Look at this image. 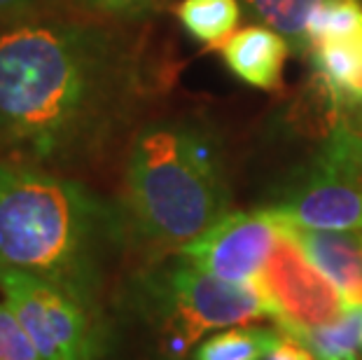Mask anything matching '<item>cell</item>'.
<instances>
[{"mask_svg":"<svg viewBox=\"0 0 362 360\" xmlns=\"http://www.w3.org/2000/svg\"><path fill=\"white\" fill-rule=\"evenodd\" d=\"M143 96L136 42L73 19L0 26V159L68 168L98 155Z\"/></svg>","mask_w":362,"mask_h":360,"instance_id":"6da1fadb","label":"cell"},{"mask_svg":"<svg viewBox=\"0 0 362 360\" xmlns=\"http://www.w3.org/2000/svg\"><path fill=\"white\" fill-rule=\"evenodd\" d=\"M129 243L122 204L52 168L0 159V272L47 281L107 325V286Z\"/></svg>","mask_w":362,"mask_h":360,"instance_id":"7a4b0ae2","label":"cell"},{"mask_svg":"<svg viewBox=\"0 0 362 360\" xmlns=\"http://www.w3.org/2000/svg\"><path fill=\"white\" fill-rule=\"evenodd\" d=\"M131 241L152 260L178 252L232 206L222 150L189 120L145 124L129 145L122 194Z\"/></svg>","mask_w":362,"mask_h":360,"instance_id":"3957f363","label":"cell"},{"mask_svg":"<svg viewBox=\"0 0 362 360\" xmlns=\"http://www.w3.org/2000/svg\"><path fill=\"white\" fill-rule=\"evenodd\" d=\"M112 302L141 325L155 360H192L208 335L269 316L255 283L215 279L180 252L150 260L122 283Z\"/></svg>","mask_w":362,"mask_h":360,"instance_id":"277c9868","label":"cell"},{"mask_svg":"<svg viewBox=\"0 0 362 360\" xmlns=\"http://www.w3.org/2000/svg\"><path fill=\"white\" fill-rule=\"evenodd\" d=\"M279 225L362 232V129L337 122L302 168L262 206Z\"/></svg>","mask_w":362,"mask_h":360,"instance_id":"5b68a950","label":"cell"},{"mask_svg":"<svg viewBox=\"0 0 362 360\" xmlns=\"http://www.w3.org/2000/svg\"><path fill=\"white\" fill-rule=\"evenodd\" d=\"M0 293L42 360H105L107 325L61 288L7 269L0 272Z\"/></svg>","mask_w":362,"mask_h":360,"instance_id":"8992f818","label":"cell"},{"mask_svg":"<svg viewBox=\"0 0 362 360\" xmlns=\"http://www.w3.org/2000/svg\"><path fill=\"white\" fill-rule=\"evenodd\" d=\"M269 318L288 335L327 325L349 309L341 293L279 225V239L255 281Z\"/></svg>","mask_w":362,"mask_h":360,"instance_id":"52a82bcc","label":"cell"},{"mask_svg":"<svg viewBox=\"0 0 362 360\" xmlns=\"http://www.w3.org/2000/svg\"><path fill=\"white\" fill-rule=\"evenodd\" d=\"M306 54L329 101L362 105V0H325L311 19Z\"/></svg>","mask_w":362,"mask_h":360,"instance_id":"ba28073f","label":"cell"},{"mask_svg":"<svg viewBox=\"0 0 362 360\" xmlns=\"http://www.w3.org/2000/svg\"><path fill=\"white\" fill-rule=\"evenodd\" d=\"M276 239L279 222L269 213L262 209L229 211L178 252L215 279L250 286L264 269Z\"/></svg>","mask_w":362,"mask_h":360,"instance_id":"9c48e42d","label":"cell"},{"mask_svg":"<svg viewBox=\"0 0 362 360\" xmlns=\"http://www.w3.org/2000/svg\"><path fill=\"white\" fill-rule=\"evenodd\" d=\"M295 239L306 257L332 281L346 306L362 309V232L306 229L281 225Z\"/></svg>","mask_w":362,"mask_h":360,"instance_id":"30bf717a","label":"cell"},{"mask_svg":"<svg viewBox=\"0 0 362 360\" xmlns=\"http://www.w3.org/2000/svg\"><path fill=\"white\" fill-rule=\"evenodd\" d=\"M290 42L269 26H248L222 42V59L238 80L272 91L281 84Z\"/></svg>","mask_w":362,"mask_h":360,"instance_id":"8fae6325","label":"cell"},{"mask_svg":"<svg viewBox=\"0 0 362 360\" xmlns=\"http://www.w3.org/2000/svg\"><path fill=\"white\" fill-rule=\"evenodd\" d=\"M281 335L279 325H232L199 342L192 360H267Z\"/></svg>","mask_w":362,"mask_h":360,"instance_id":"7c38bea8","label":"cell"},{"mask_svg":"<svg viewBox=\"0 0 362 360\" xmlns=\"http://www.w3.org/2000/svg\"><path fill=\"white\" fill-rule=\"evenodd\" d=\"M325 0H243L245 10L262 26H269L290 42L295 52H309V26Z\"/></svg>","mask_w":362,"mask_h":360,"instance_id":"4fadbf2b","label":"cell"},{"mask_svg":"<svg viewBox=\"0 0 362 360\" xmlns=\"http://www.w3.org/2000/svg\"><path fill=\"white\" fill-rule=\"evenodd\" d=\"M175 17L185 30L204 45L225 42L241 19L238 0H180Z\"/></svg>","mask_w":362,"mask_h":360,"instance_id":"5bb4252c","label":"cell"},{"mask_svg":"<svg viewBox=\"0 0 362 360\" xmlns=\"http://www.w3.org/2000/svg\"><path fill=\"white\" fill-rule=\"evenodd\" d=\"M292 337L302 339L315 360H362V309L349 306L332 323Z\"/></svg>","mask_w":362,"mask_h":360,"instance_id":"9a60e30c","label":"cell"},{"mask_svg":"<svg viewBox=\"0 0 362 360\" xmlns=\"http://www.w3.org/2000/svg\"><path fill=\"white\" fill-rule=\"evenodd\" d=\"M0 360H42L7 304H0Z\"/></svg>","mask_w":362,"mask_h":360,"instance_id":"2e32d148","label":"cell"},{"mask_svg":"<svg viewBox=\"0 0 362 360\" xmlns=\"http://www.w3.org/2000/svg\"><path fill=\"white\" fill-rule=\"evenodd\" d=\"M89 12L119 21H138L159 12L168 0H78Z\"/></svg>","mask_w":362,"mask_h":360,"instance_id":"e0dca14e","label":"cell"},{"mask_svg":"<svg viewBox=\"0 0 362 360\" xmlns=\"http://www.w3.org/2000/svg\"><path fill=\"white\" fill-rule=\"evenodd\" d=\"M52 0H0V26L33 19Z\"/></svg>","mask_w":362,"mask_h":360,"instance_id":"ac0fdd59","label":"cell"},{"mask_svg":"<svg viewBox=\"0 0 362 360\" xmlns=\"http://www.w3.org/2000/svg\"><path fill=\"white\" fill-rule=\"evenodd\" d=\"M267 360H315V358L311 354V349L306 347L302 339L283 332L279 344H276V349L269 354Z\"/></svg>","mask_w":362,"mask_h":360,"instance_id":"d6986e66","label":"cell"}]
</instances>
